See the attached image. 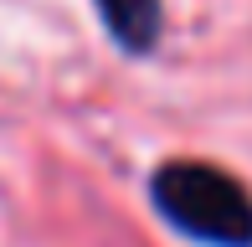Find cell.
Masks as SVG:
<instances>
[{"instance_id":"cell-1","label":"cell","mask_w":252,"mask_h":247,"mask_svg":"<svg viewBox=\"0 0 252 247\" xmlns=\"http://www.w3.org/2000/svg\"><path fill=\"white\" fill-rule=\"evenodd\" d=\"M155 206L170 227L211 247H252V196L216 165L175 160L155 175Z\"/></svg>"},{"instance_id":"cell-2","label":"cell","mask_w":252,"mask_h":247,"mask_svg":"<svg viewBox=\"0 0 252 247\" xmlns=\"http://www.w3.org/2000/svg\"><path fill=\"white\" fill-rule=\"evenodd\" d=\"M98 16L108 21L113 41L129 52H150L159 36V0H93Z\"/></svg>"}]
</instances>
